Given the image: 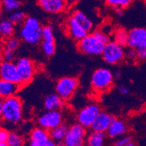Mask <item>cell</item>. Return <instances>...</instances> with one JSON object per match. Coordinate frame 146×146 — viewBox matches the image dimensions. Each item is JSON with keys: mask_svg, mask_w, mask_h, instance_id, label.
Masks as SVG:
<instances>
[{"mask_svg": "<svg viewBox=\"0 0 146 146\" xmlns=\"http://www.w3.org/2000/svg\"><path fill=\"white\" fill-rule=\"evenodd\" d=\"M78 86L79 80L76 77L66 76L61 77L57 81L55 91L64 101H67L74 96Z\"/></svg>", "mask_w": 146, "mask_h": 146, "instance_id": "7", "label": "cell"}, {"mask_svg": "<svg viewBox=\"0 0 146 146\" xmlns=\"http://www.w3.org/2000/svg\"><path fill=\"white\" fill-rule=\"evenodd\" d=\"M0 3L2 10L9 13L16 11L21 7V0H1Z\"/></svg>", "mask_w": 146, "mask_h": 146, "instance_id": "25", "label": "cell"}, {"mask_svg": "<svg viewBox=\"0 0 146 146\" xmlns=\"http://www.w3.org/2000/svg\"><path fill=\"white\" fill-rule=\"evenodd\" d=\"M64 28L66 34L76 42H79L88 34L71 16L66 21Z\"/></svg>", "mask_w": 146, "mask_h": 146, "instance_id": "13", "label": "cell"}, {"mask_svg": "<svg viewBox=\"0 0 146 146\" xmlns=\"http://www.w3.org/2000/svg\"><path fill=\"white\" fill-rule=\"evenodd\" d=\"M0 78L23 85L22 80L14 61H0Z\"/></svg>", "mask_w": 146, "mask_h": 146, "instance_id": "12", "label": "cell"}, {"mask_svg": "<svg viewBox=\"0 0 146 146\" xmlns=\"http://www.w3.org/2000/svg\"><path fill=\"white\" fill-rule=\"evenodd\" d=\"M39 126L47 131L52 130L58 126L63 124V116L60 110H47L37 119Z\"/></svg>", "mask_w": 146, "mask_h": 146, "instance_id": "8", "label": "cell"}, {"mask_svg": "<svg viewBox=\"0 0 146 146\" xmlns=\"http://www.w3.org/2000/svg\"><path fill=\"white\" fill-rule=\"evenodd\" d=\"M132 141V137H130V136L121 137L118 139V140L114 143L113 146H124Z\"/></svg>", "mask_w": 146, "mask_h": 146, "instance_id": "34", "label": "cell"}, {"mask_svg": "<svg viewBox=\"0 0 146 146\" xmlns=\"http://www.w3.org/2000/svg\"><path fill=\"white\" fill-rule=\"evenodd\" d=\"M23 108L21 99L17 95L5 99L2 111V121L10 125H17L21 122Z\"/></svg>", "mask_w": 146, "mask_h": 146, "instance_id": "2", "label": "cell"}, {"mask_svg": "<svg viewBox=\"0 0 146 146\" xmlns=\"http://www.w3.org/2000/svg\"><path fill=\"white\" fill-rule=\"evenodd\" d=\"M114 41L122 46L127 45L128 32L123 28H119L114 32Z\"/></svg>", "mask_w": 146, "mask_h": 146, "instance_id": "26", "label": "cell"}, {"mask_svg": "<svg viewBox=\"0 0 146 146\" xmlns=\"http://www.w3.org/2000/svg\"><path fill=\"white\" fill-rule=\"evenodd\" d=\"M125 57L129 61H134L135 59H137V56L136 50L135 48H129V50L125 52Z\"/></svg>", "mask_w": 146, "mask_h": 146, "instance_id": "35", "label": "cell"}, {"mask_svg": "<svg viewBox=\"0 0 146 146\" xmlns=\"http://www.w3.org/2000/svg\"><path fill=\"white\" fill-rule=\"evenodd\" d=\"M66 1H67L68 3H74V2L78 1V0H66Z\"/></svg>", "mask_w": 146, "mask_h": 146, "instance_id": "44", "label": "cell"}, {"mask_svg": "<svg viewBox=\"0 0 146 146\" xmlns=\"http://www.w3.org/2000/svg\"><path fill=\"white\" fill-rule=\"evenodd\" d=\"M20 44H21V42H20L19 38L12 36V37L5 40L4 48L9 49V50H13V51H15L19 48Z\"/></svg>", "mask_w": 146, "mask_h": 146, "instance_id": "29", "label": "cell"}, {"mask_svg": "<svg viewBox=\"0 0 146 146\" xmlns=\"http://www.w3.org/2000/svg\"><path fill=\"white\" fill-rule=\"evenodd\" d=\"M15 51H13V50H9V49H7V48H4L2 54H1V56H0L1 59H2V61H14V60L15 59Z\"/></svg>", "mask_w": 146, "mask_h": 146, "instance_id": "31", "label": "cell"}, {"mask_svg": "<svg viewBox=\"0 0 146 146\" xmlns=\"http://www.w3.org/2000/svg\"><path fill=\"white\" fill-rule=\"evenodd\" d=\"M15 33V24L9 18L0 19V39L6 40L13 36Z\"/></svg>", "mask_w": 146, "mask_h": 146, "instance_id": "23", "label": "cell"}, {"mask_svg": "<svg viewBox=\"0 0 146 146\" xmlns=\"http://www.w3.org/2000/svg\"><path fill=\"white\" fill-rule=\"evenodd\" d=\"M21 25L19 37L23 42L33 45L42 42V26L39 19L33 16H27Z\"/></svg>", "mask_w": 146, "mask_h": 146, "instance_id": "3", "label": "cell"}, {"mask_svg": "<svg viewBox=\"0 0 146 146\" xmlns=\"http://www.w3.org/2000/svg\"><path fill=\"white\" fill-rule=\"evenodd\" d=\"M27 16L21 10H16L11 13L9 16V19L15 24V25H20L22 24L23 22L25 21Z\"/></svg>", "mask_w": 146, "mask_h": 146, "instance_id": "30", "label": "cell"}, {"mask_svg": "<svg viewBox=\"0 0 146 146\" xmlns=\"http://www.w3.org/2000/svg\"><path fill=\"white\" fill-rule=\"evenodd\" d=\"M132 0H106V3L111 7L116 9H125L132 3Z\"/></svg>", "mask_w": 146, "mask_h": 146, "instance_id": "28", "label": "cell"}, {"mask_svg": "<svg viewBox=\"0 0 146 146\" xmlns=\"http://www.w3.org/2000/svg\"><path fill=\"white\" fill-rule=\"evenodd\" d=\"M37 3L44 11L51 14L62 13L66 9V0H37Z\"/></svg>", "mask_w": 146, "mask_h": 146, "instance_id": "15", "label": "cell"}, {"mask_svg": "<svg viewBox=\"0 0 146 146\" xmlns=\"http://www.w3.org/2000/svg\"><path fill=\"white\" fill-rule=\"evenodd\" d=\"M106 132L92 131L86 137V146H105L106 140Z\"/></svg>", "mask_w": 146, "mask_h": 146, "instance_id": "21", "label": "cell"}, {"mask_svg": "<svg viewBox=\"0 0 146 146\" xmlns=\"http://www.w3.org/2000/svg\"><path fill=\"white\" fill-rule=\"evenodd\" d=\"M21 88L19 84L0 78V97L3 100L16 95Z\"/></svg>", "mask_w": 146, "mask_h": 146, "instance_id": "18", "label": "cell"}, {"mask_svg": "<svg viewBox=\"0 0 146 146\" xmlns=\"http://www.w3.org/2000/svg\"><path fill=\"white\" fill-rule=\"evenodd\" d=\"M114 119H115V117L113 115L105 111H100L90 128L92 131L106 132L109 126L111 125V122Z\"/></svg>", "mask_w": 146, "mask_h": 146, "instance_id": "16", "label": "cell"}, {"mask_svg": "<svg viewBox=\"0 0 146 146\" xmlns=\"http://www.w3.org/2000/svg\"><path fill=\"white\" fill-rule=\"evenodd\" d=\"M71 16L87 33L91 32L93 28V23L85 13L80 10H76Z\"/></svg>", "mask_w": 146, "mask_h": 146, "instance_id": "22", "label": "cell"}, {"mask_svg": "<svg viewBox=\"0 0 146 146\" xmlns=\"http://www.w3.org/2000/svg\"><path fill=\"white\" fill-rule=\"evenodd\" d=\"M101 56L106 64L114 65L125 58V50L124 46L120 44L115 41H108L105 45Z\"/></svg>", "mask_w": 146, "mask_h": 146, "instance_id": "5", "label": "cell"}, {"mask_svg": "<svg viewBox=\"0 0 146 146\" xmlns=\"http://www.w3.org/2000/svg\"><path fill=\"white\" fill-rule=\"evenodd\" d=\"M124 146H136V145H135V143H133V142H130V143H129L128 144H127L126 145Z\"/></svg>", "mask_w": 146, "mask_h": 146, "instance_id": "41", "label": "cell"}, {"mask_svg": "<svg viewBox=\"0 0 146 146\" xmlns=\"http://www.w3.org/2000/svg\"><path fill=\"white\" fill-rule=\"evenodd\" d=\"M87 136V128L76 122L68 127L63 143L66 146H84Z\"/></svg>", "mask_w": 146, "mask_h": 146, "instance_id": "6", "label": "cell"}, {"mask_svg": "<svg viewBox=\"0 0 146 146\" xmlns=\"http://www.w3.org/2000/svg\"><path fill=\"white\" fill-rule=\"evenodd\" d=\"M64 102L57 93L50 94L45 96L44 100V107L47 110H60L64 106Z\"/></svg>", "mask_w": 146, "mask_h": 146, "instance_id": "20", "label": "cell"}, {"mask_svg": "<svg viewBox=\"0 0 146 146\" xmlns=\"http://www.w3.org/2000/svg\"><path fill=\"white\" fill-rule=\"evenodd\" d=\"M10 132L7 129L0 126V146H8L7 140Z\"/></svg>", "mask_w": 146, "mask_h": 146, "instance_id": "33", "label": "cell"}, {"mask_svg": "<svg viewBox=\"0 0 146 146\" xmlns=\"http://www.w3.org/2000/svg\"><path fill=\"white\" fill-rule=\"evenodd\" d=\"M2 6H1V3H0V19H1V18H2Z\"/></svg>", "mask_w": 146, "mask_h": 146, "instance_id": "43", "label": "cell"}, {"mask_svg": "<svg viewBox=\"0 0 146 146\" xmlns=\"http://www.w3.org/2000/svg\"><path fill=\"white\" fill-rule=\"evenodd\" d=\"M68 129V127L64 124L58 126L55 128L52 129V130L49 131L50 139L55 141L57 143H63L67 135Z\"/></svg>", "mask_w": 146, "mask_h": 146, "instance_id": "24", "label": "cell"}, {"mask_svg": "<svg viewBox=\"0 0 146 146\" xmlns=\"http://www.w3.org/2000/svg\"><path fill=\"white\" fill-rule=\"evenodd\" d=\"M120 77V72H116L115 74H114V77H116V78H119Z\"/></svg>", "mask_w": 146, "mask_h": 146, "instance_id": "42", "label": "cell"}, {"mask_svg": "<svg viewBox=\"0 0 146 146\" xmlns=\"http://www.w3.org/2000/svg\"><path fill=\"white\" fill-rule=\"evenodd\" d=\"M101 110L98 104L92 103L82 108L76 115L77 122L86 128H90Z\"/></svg>", "mask_w": 146, "mask_h": 146, "instance_id": "10", "label": "cell"}, {"mask_svg": "<svg viewBox=\"0 0 146 146\" xmlns=\"http://www.w3.org/2000/svg\"><path fill=\"white\" fill-rule=\"evenodd\" d=\"M15 64L22 80L23 85L29 83L34 78L36 71L34 61L27 57H21L17 60Z\"/></svg>", "mask_w": 146, "mask_h": 146, "instance_id": "9", "label": "cell"}, {"mask_svg": "<svg viewBox=\"0 0 146 146\" xmlns=\"http://www.w3.org/2000/svg\"><path fill=\"white\" fill-rule=\"evenodd\" d=\"M3 49H4V43H2V42H1V40H0V56H1V54H2Z\"/></svg>", "mask_w": 146, "mask_h": 146, "instance_id": "40", "label": "cell"}, {"mask_svg": "<svg viewBox=\"0 0 146 146\" xmlns=\"http://www.w3.org/2000/svg\"><path fill=\"white\" fill-rule=\"evenodd\" d=\"M50 139L49 131L40 126L35 127L29 135L28 146H44Z\"/></svg>", "mask_w": 146, "mask_h": 146, "instance_id": "14", "label": "cell"}, {"mask_svg": "<svg viewBox=\"0 0 146 146\" xmlns=\"http://www.w3.org/2000/svg\"><path fill=\"white\" fill-rule=\"evenodd\" d=\"M145 60H146V59H145Z\"/></svg>", "mask_w": 146, "mask_h": 146, "instance_id": "46", "label": "cell"}, {"mask_svg": "<svg viewBox=\"0 0 146 146\" xmlns=\"http://www.w3.org/2000/svg\"><path fill=\"white\" fill-rule=\"evenodd\" d=\"M113 80L114 75L109 69L98 68L92 75L91 86L97 93H104L112 88Z\"/></svg>", "mask_w": 146, "mask_h": 146, "instance_id": "4", "label": "cell"}, {"mask_svg": "<svg viewBox=\"0 0 146 146\" xmlns=\"http://www.w3.org/2000/svg\"><path fill=\"white\" fill-rule=\"evenodd\" d=\"M146 40V28L136 27L128 32L127 46L136 48L138 45Z\"/></svg>", "mask_w": 146, "mask_h": 146, "instance_id": "17", "label": "cell"}, {"mask_svg": "<svg viewBox=\"0 0 146 146\" xmlns=\"http://www.w3.org/2000/svg\"><path fill=\"white\" fill-rule=\"evenodd\" d=\"M3 101L4 100L0 97V118L2 116V107H3Z\"/></svg>", "mask_w": 146, "mask_h": 146, "instance_id": "38", "label": "cell"}, {"mask_svg": "<svg viewBox=\"0 0 146 146\" xmlns=\"http://www.w3.org/2000/svg\"><path fill=\"white\" fill-rule=\"evenodd\" d=\"M109 38L104 32L95 30L93 33L87 34L77 42V49L80 53L87 56L101 55L106 44Z\"/></svg>", "mask_w": 146, "mask_h": 146, "instance_id": "1", "label": "cell"}, {"mask_svg": "<svg viewBox=\"0 0 146 146\" xmlns=\"http://www.w3.org/2000/svg\"><path fill=\"white\" fill-rule=\"evenodd\" d=\"M123 14V9H116V15L117 16H121Z\"/></svg>", "mask_w": 146, "mask_h": 146, "instance_id": "39", "label": "cell"}, {"mask_svg": "<svg viewBox=\"0 0 146 146\" xmlns=\"http://www.w3.org/2000/svg\"><path fill=\"white\" fill-rule=\"evenodd\" d=\"M42 50L46 56H53L56 50L54 31L51 25H46L42 27Z\"/></svg>", "mask_w": 146, "mask_h": 146, "instance_id": "11", "label": "cell"}, {"mask_svg": "<svg viewBox=\"0 0 146 146\" xmlns=\"http://www.w3.org/2000/svg\"><path fill=\"white\" fill-rule=\"evenodd\" d=\"M57 144H58V143H57L56 142L54 141V140H52V139H50L49 141L45 144L44 146H57Z\"/></svg>", "mask_w": 146, "mask_h": 146, "instance_id": "37", "label": "cell"}, {"mask_svg": "<svg viewBox=\"0 0 146 146\" xmlns=\"http://www.w3.org/2000/svg\"><path fill=\"white\" fill-rule=\"evenodd\" d=\"M8 146H25L24 138L20 134L15 132H11L9 134L8 140H7Z\"/></svg>", "mask_w": 146, "mask_h": 146, "instance_id": "27", "label": "cell"}, {"mask_svg": "<svg viewBox=\"0 0 146 146\" xmlns=\"http://www.w3.org/2000/svg\"><path fill=\"white\" fill-rule=\"evenodd\" d=\"M57 146H66L63 143H59L57 144Z\"/></svg>", "mask_w": 146, "mask_h": 146, "instance_id": "45", "label": "cell"}, {"mask_svg": "<svg viewBox=\"0 0 146 146\" xmlns=\"http://www.w3.org/2000/svg\"><path fill=\"white\" fill-rule=\"evenodd\" d=\"M117 89H118V92H119V93L122 95L127 94L129 92V90H128V88H127V87L126 86V85H119L117 88Z\"/></svg>", "mask_w": 146, "mask_h": 146, "instance_id": "36", "label": "cell"}, {"mask_svg": "<svg viewBox=\"0 0 146 146\" xmlns=\"http://www.w3.org/2000/svg\"><path fill=\"white\" fill-rule=\"evenodd\" d=\"M127 131V126L125 122L121 119H118L115 118L111 122L108 130L106 131V135L110 138H116L118 137H121L124 135Z\"/></svg>", "mask_w": 146, "mask_h": 146, "instance_id": "19", "label": "cell"}, {"mask_svg": "<svg viewBox=\"0 0 146 146\" xmlns=\"http://www.w3.org/2000/svg\"><path fill=\"white\" fill-rule=\"evenodd\" d=\"M135 50H136L137 56V59H146V40L138 45L135 48Z\"/></svg>", "mask_w": 146, "mask_h": 146, "instance_id": "32", "label": "cell"}]
</instances>
